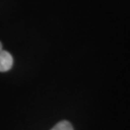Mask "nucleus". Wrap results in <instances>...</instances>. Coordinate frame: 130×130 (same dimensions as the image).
Listing matches in <instances>:
<instances>
[{
	"label": "nucleus",
	"instance_id": "obj_1",
	"mask_svg": "<svg viewBox=\"0 0 130 130\" xmlns=\"http://www.w3.org/2000/svg\"><path fill=\"white\" fill-rule=\"evenodd\" d=\"M13 56L8 51H6L2 47V43L0 42V71L5 72L12 69L13 67Z\"/></svg>",
	"mask_w": 130,
	"mask_h": 130
},
{
	"label": "nucleus",
	"instance_id": "obj_2",
	"mask_svg": "<svg viewBox=\"0 0 130 130\" xmlns=\"http://www.w3.org/2000/svg\"><path fill=\"white\" fill-rule=\"evenodd\" d=\"M51 130H73V127L68 121H62L58 122Z\"/></svg>",
	"mask_w": 130,
	"mask_h": 130
}]
</instances>
